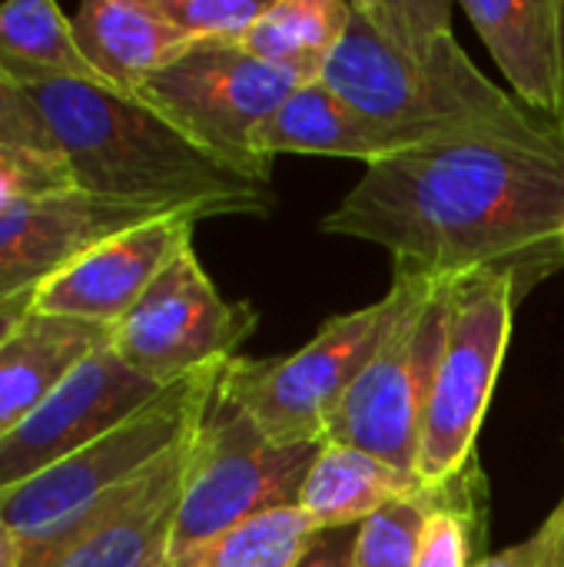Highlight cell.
Here are the masks:
<instances>
[{"mask_svg": "<svg viewBox=\"0 0 564 567\" xmlns=\"http://www.w3.org/2000/svg\"><path fill=\"white\" fill-rule=\"evenodd\" d=\"M386 249L396 276L505 272L525 299L564 272V159L499 143H449L366 166L319 223Z\"/></svg>", "mask_w": 564, "mask_h": 567, "instance_id": "cell-1", "label": "cell"}, {"mask_svg": "<svg viewBox=\"0 0 564 567\" xmlns=\"http://www.w3.org/2000/svg\"><path fill=\"white\" fill-rule=\"evenodd\" d=\"M322 83L416 150L499 143L564 159V133L462 50L445 0H352Z\"/></svg>", "mask_w": 564, "mask_h": 567, "instance_id": "cell-2", "label": "cell"}, {"mask_svg": "<svg viewBox=\"0 0 564 567\" xmlns=\"http://www.w3.org/2000/svg\"><path fill=\"white\" fill-rule=\"evenodd\" d=\"M27 93L83 193L196 223L216 216L263 219L276 206L269 186L226 169L136 96L76 80L33 83Z\"/></svg>", "mask_w": 564, "mask_h": 567, "instance_id": "cell-3", "label": "cell"}, {"mask_svg": "<svg viewBox=\"0 0 564 567\" xmlns=\"http://www.w3.org/2000/svg\"><path fill=\"white\" fill-rule=\"evenodd\" d=\"M216 372L219 365L163 389L86 449L0 492V515L20 542V567L53 565L110 502L180 445L193 429Z\"/></svg>", "mask_w": 564, "mask_h": 567, "instance_id": "cell-4", "label": "cell"}, {"mask_svg": "<svg viewBox=\"0 0 564 567\" xmlns=\"http://www.w3.org/2000/svg\"><path fill=\"white\" fill-rule=\"evenodd\" d=\"M429 282L432 279L396 276L382 299L332 316L289 355L229 359L219 369V392L233 399L273 442H322L329 415Z\"/></svg>", "mask_w": 564, "mask_h": 567, "instance_id": "cell-5", "label": "cell"}, {"mask_svg": "<svg viewBox=\"0 0 564 567\" xmlns=\"http://www.w3.org/2000/svg\"><path fill=\"white\" fill-rule=\"evenodd\" d=\"M223 369V365H219ZM322 442H273L216 382L189 429L173 558L279 508H299Z\"/></svg>", "mask_w": 564, "mask_h": 567, "instance_id": "cell-6", "label": "cell"}, {"mask_svg": "<svg viewBox=\"0 0 564 567\" xmlns=\"http://www.w3.org/2000/svg\"><path fill=\"white\" fill-rule=\"evenodd\" d=\"M515 306V282L505 272L479 269L452 279L449 332L419 449L425 488H445L475 465V442L509 352Z\"/></svg>", "mask_w": 564, "mask_h": 567, "instance_id": "cell-7", "label": "cell"}, {"mask_svg": "<svg viewBox=\"0 0 564 567\" xmlns=\"http://www.w3.org/2000/svg\"><path fill=\"white\" fill-rule=\"evenodd\" d=\"M302 83L256 60L243 43H193L180 60L153 73L136 100L173 123L186 140L226 169L269 186L273 163L253 146L259 126Z\"/></svg>", "mask_w": 564, "mask_h": 567, "instance_id": "cell-8", "label": "cell"}, {"mask_svg": "<svg viewBox=\"0 0 564 567\" xmlns=\"http://www.w3.org/2000/svg\"><path fill=\"white\" fill-rule=\"evenodd\" d=\"M449 309L452 279H432L349 385L326 422L322 442L359 449L419 482L422 425L449 332Z\"/></svg>", "mask_w": 564, "mask_h": 567, "instance_id": "cell-9", "label": "cell"}, {"mask_svg": "<svg viewBox=\"0 0 564 567\" xmlns=\"http://www.w3.org/2000/svg\"><path fill=\"white\" fill-rule=\"evenodd\" d=\"M256 322L249 302L223 299L189 243L110 329V349L133 372L170 389L236 359Z\"/></svg>", "mask_w": 564, "mask_h": 567, "instance_id": "cell-10", "label": "cell"}, {"mask_svg": "<svg viewBox=\"0 0 564 567\" xmlns=\"http://www.w3.org/2000/svg\"><path fill=\"white\" fill-rule=\"evenodd\" d=\"M160 392L163 389L133 372L106 339L80 359L10 435L0 439V492L86 449Z\"/></svg>", "mask_w": 564, "mask_h": 567, "instance_id": "cell-11", "label": "cell"}, {"mask_svg": "<svg viewBox=\"0 0 564 567\" xmlns=\"http://www.w3.org/2000/svg\"><path fill=\"white\" fill-rule=\"evenodd\" d=\"M160 216L146 206L70 189L20 196L0 209V302L37 292L96 243Z\"/></svg>", "mask_w": 564, "mask_h": 567, "instance_id": "cell-12", "label": "cell"}, {"mask_svg": "<svg viewBox=\"0 0 564 567\" xmlns=\"http://www.w3.org/2000/svg\"><path fill=\"white\" fill-rule=\"evenodd\" d=\"M193 226L189 216H160L96 243L33 292L30 312L113 329L193 243Z\"/></svg>", "mask_w": 564, "mask_h": 567, "instance_id": "cell-13", "label": "cell"}, {"mask_svg": "<svg viewBox=\"0 0 564 567\" xmlns=\"http://www.w3.org/2000/svg\"><path fill=\"white\" fill-rule=\"evenodd\" d=\"M189 439V432H186ZM186 439L110 502L50 567H170L180 522Z\"/></svg>", "mask_w": 564, "mask_h": 567, "instance_id": "cell-14", "label": "cell"}, {"mask_svg": "<svg viewBox=\"0 0 564 567\" xmlns=\"http://www.w3.org/2000/svg\"><path fill=\"white\" fill-rule=\"evenodd\" d=\"M462 10L515 100L564 133V3L465 0Z\"/></svg>", "mask_w": 564, "mask_h": 567, "instance_id": "cell-15", "label": "cell"}, {"mask_svg": "<svg viewBox=\"0 0 564 567\" xmlns=\"http://www.w3.org/2000/svg\"><path fill=\"white\" fill-rule=\"evenodd\" d=\"M70 27L90 66L123 96H136L153 73L193 47L160 13L156 0H86L70 17Z\"/></svg>", "mask_w": 564, "mask_h": 567, "instance_id": "cell-16", "label": "cell"}, {"mask_svg": "<svg viewBox=\"0 0 564 567\" xmlns=\"http://www.w3.org/2000/svg\"><path fill=\"white\" fill-rule=\"evenodd\" d=\"M253 146L269 163L283 153H299V156L362 159L366 166H376L392 156L416 153V146L409 140L372 123L366 113H359L352 103H346L322 80L302 83L259 126Z\"/></svg>", "mask_w": 564, "mask_h": 567, "instance_id": "cell-17", "label": "cell"}, {"mask_svg": "<svg viewBox=\"0 0 564 567\" xmlns=\"http://www.w3.org/2000/svg\"><path fill=\"white\" fill-rule=\"evenodd\" d=\"M106 339L110 329L103 326L30 312L0 342V439L10 435L53 392V385Z\"/></svg>", "mask_w": 564, "mask_h": 567, "instance_id": "cell-18", "label": "cell"}, {"mask_svg": "<svg viewBox=\"0 0 564 567\" xmlns=\"http://www.w3.org/2000/svg\"><path fill=\"white\" fill-rule=\"evenodd\" d=\"M419 482L406 478L392 465L346 445L322 442L302 495L299 512L309 518L316 532L332 528H359L366 518H372L379 508L412 495Z\"/></svg>", "mask_w": 564, "mask_h": 567, "instance_id": "cell-19", "label": "cell"}, {"mask_svg": "<svg viewBox=\"0 0 564 567\" xmlns=\"http://www.w3.org/2000/svg\"><path fill=\"white\" fill-rule=\"evenodd\" d=\"M349 20L352 0H269L243 47L299 83H319Z\"/></svg>", "mask_w": 564, "mask_h": 567, "instance_id": "cell-20", "label": "cell"}, {"mask_svg": "<svg viewBox=\"0 0 564 567\" xmlns=\"http://www.w3.org/2000/svg\"><path fill=\"white\" fill-rule=\"evenodd\" d=\"M0 70L20 86L76 80L110 90L83 56L70 17L53 0L0 3Z\"/></svg>", "mask_w": 564, "mask_h": 567, "instance_id": "cell-21", "label": "cell"}, {"mask_svg": "<svg viewBox=\"0 0 564 567\" xmlns=\"http://www.w3.org/2000/svg\"><path fill=\"white\" fill-rule=\"evenodd\" d=\"M312 538L316 528L299 508H279L183 551L170 567H296Z\"/></svg>", "mask_w": 564, "mask_h": 567, "instance_id": "cell-22", "label": "cell"}, {"mask_svg": "<svg viewBox=\"0 0 564 567\" xmlns=\"http://www.w3.org/2000/svg\"><path fill=\"white\" fill-rule=\"evenodd\" d=\"M442 495L445 488L419 485L412 495L366 518L356 528V567H416L422 528L439 508Z\"/></svg>", "mask_w": 564, "mask_h": 567, "instance_id": "cell-23", "label": "cell"}, {"mask_svg": "<svg viewBox=\"0 0 564 567\" xmlns=\"http://www.w3.org/2000/svg\"><path fill=\"white\" fill-rule=\"evenodd\" d=\"M479 462L452 485L439 508L429 515L419 542L416 567H475V542H479Z\"/></svg>", "mask_w": 564, "mask_h": 567, "instance_id": "cell-24", "label": "cell"}, {"mask_svg": "<svg viewBox=\"0 0 564 567\" xmlns=\"http://www.w3.org/2000/svg\"><path fill=\"white\" fill-rule=\"evenodd\" d=\"M156 7L193 43H243L269 0H156Z\"/></svg>", "mask_w": 564, "mask_h": 567, "instance_id": "cell-25", "label": "cell"}, {"mask_svg": "<svg viewBox=\"0 0 564 567\" xmlns=\"http://www.w3.org/2000/svg\"><path fill=\"white\" fill-rule=\"evenodd\" d=\"M0 150L33 153V156H63L40 110L33 106L27 86L0 70Z\"/></svg>", "mask_w": 564, "mask_h": 567, "instance_id": "cell-26", "label": "cell"}, {"mask_svg": "<svg viewBox=\"0 0 564 567\" xmlns=\"http://www.w3.org/2000/svg\"><path fill=\"white\" fill-rule=\"evenodd\" d=\"M555 542H558V522H555V515H548L535 535H529L525 542H519L505 551L482 558L475 567H552Z\"/></svg>", "mask_w": 564, "mask_h": 567, "instance_id": "cell-27", "label": "cell"}, {"mask_svg": "<svg viewBox=\"0 0 564 567\" xmlns=\"http://www.w3.org/2000/svg\"><path fill=\"white\" fill-rule=\"evenodd\" d=\"M296 567H356V528L316 532Z\"/></svg>", "mask_w": 564, "mask_h": 567, "instance_id": "cell-28", "label": "cell"}, {"mask_svg": "<svg viewBox=\"0 0 564 567\" xmlns=\"http://www.w3.org/2000/svg\"><path fill=\"white\" fill-rule=\"evenodd\" d=\"M30 309H33V292H23V296H17V299L0 302V342L30 316Z\"/></svg>", "mask_w": 564, "mask_h": 567, "instance_id": "cell-29", "label": "cell"}, {"mask_svg": "<svg viewBox=\"0 0 564 567\" xmlns=\"http://www.w3.org/2000/svg\"><path fill=\"white\" fill-rule=\"evenodd\" d=\"M0 567H20V542L7 528L3 515H0Z\"/></svg>", "mask_w": 564, "mask_h": 567, "instance_id": "cell-30", "label": "cell"}, {"mask_svg": "<svg viewBox=\"0 0 564 567\" xmlns=\"http://www.w3.org/2000/svg\"><path fill=\"white\" fill-rule=\"evenodd\" d=\"M552 515L558 522V542H555V561H552V567H564V492L562 498H558V505L552 508Z\"/></svg>", "mask_w": 564, "mask_h": 567, "instance_id": "cell-31", "label": "cell"}]
</instances>
